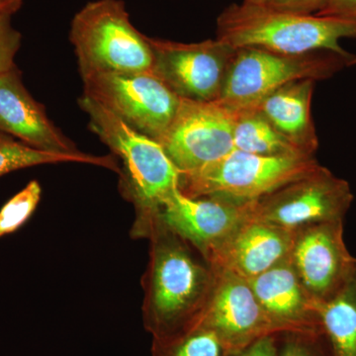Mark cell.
<instances>
[{
    "label": "cell",
    "mask_w": 356,
    "mask_h": 356,
    "mask_svg": "<svg viewBox=\"0 0 356 356\" xmlns=\"http://www.w3.org/2000/svg\"><path fill=\"white\" fill-rule=\"evenodd\" d=\"M42 187L32 180L0 209V238L15 233L31 218L38 207Z\"/></svg>",
    "instance_id": "22"
},
{
    "label": "cell",
    "mask_w": 356,
    "mask_h": 356,
    "mask_svg": "<svg viewBox=\"0 0 356 356\" xmlns=\"http://www.w3.org/2000/svg\"><path fill=\"white\" fill-rule=\"evenodd\" d=\"M355 65L356 55L348 51L284 55L259 48L236 49L220 99L234 107L254 105L286 84L325 81Z\"/></svg>",
    "instance_id": "5"
},
{
    "label": "cell",
    "mask_w": 356,
    "mask_h": 356,
    "mask_svg": "<svg viewBox=\"0 0 356 356\" xmlns=\"http://www.w3.org/2000/svg\"><path fill=\"white\" fill-rule=\"evenodd\" d=\"M318 314L331 356H356V270L334 297L318 303Z\"/></svg>",
    "instance_id": "18"
},
{
    "label": "cell",
    "mask_w": 356,
    "mask_h": 356,
    "mask_svg": "<svg viewBox=\"0 0 356 356\" xmlns=\"http://www.w3.org/2000/svg\"><path fill=\"white\" fill-rule=\"evenodd\" d=\"M0 2H3V3L23 4V0H0Z\"/></svg>",
    "instance_id": "29"
},
{
    "label": "cell",
    "mask_w": 356,
    "mask_h": 356,
    "mask_svg": "<svg viewBox=\"0 0 356 356\" xmlns=\"http://www.w3.org/2000/svg\"><path fill=\"white\" fill-rule=\"evenodd\" d=\"M293 238L294 232L254 216L236 229L208 262L243 280H252L287 259Z\"/></svg>",
    "instance_id": "15"
},
{
    "label": "cell",
    "mask_w": 356,
    "mask_h": 356,
    "mask_svg": "<svg viewBox=\"0 0 356 356\" xmlns=\"http://www.w3.org/2000/svg\"><path fill=\"white\" fill-rule=\"evenodd\" d=\"M229 356H280V336L262 337L245 350Z\"/></svg>",
    "instance_id": "26"
},
{
    "label": "cell",
    "mask_w": 356,
    "mask_h": 356,
    "mask_svg": "<svg viewBox=\"0 0 356 356\" xmlns=\"http://www.w3.org/2000/svg\"><path fill=\"white\" fill-rule=\"evenodd\" d=\"M0 131L40 151L81 153L25 88L16 65L0 74Z\"/></svg>",
    "instance_id": "14"
},
{
    "label": "cell",
    "mask_w": 356,
    "mask_h": 356,
    "mask_svg": "<svg viewBox=\"0 0 356 356\" xmlns=\"http://www.w3.org/2000/svg\"><path fill=\"white\" fill-rule=\"evenodd\" d=\"M21 7H22V4L0 2V20L6 17H13V15L17 13Z\"/></svg>",
    "instance_id": "28"
},
{
    "label": "cell",
    "mask_w": 356,
    "mask_h": 356,
    "mask_svg": "<svg viewBox=\"0 0 356 356\" xmlns=\"http://www.w3.org/2000/svg\"><path fill=\"white\" fill-rule=\"evenodd\" d=\"M236 107L221 99L181 98L168 132L159 140L180 173L194 172L233 152Z\"/></svg>",
    "instance_id": "9"
},
{
    "label": "cell",
    "mask_w": 356,
    "mask_h": 356,
    "mask_svg": "<svg viewBox=\"0 0 356 356\" xmlns=\"http://www.w3.org/2000/svg\"><path fill=\"white\" fill-rule=\"evenodd\" d=\"M234 147L259 156H306L281 136L254 105L236 107Z\"/></svg>",
    "instance_id": "19"
},
{
    "label": "cell",
    "mask_w": 356,
    "mask_h": 356,
    "mask_svg": "<svg viewBox=\"0 0 356 356\" xmlns=\"http://www.w3.org/2000/svg\"><path fill=\"white\" fill-rule=\"evenodd\" d=\"M151 356H229V353L215 332L194 325L175 336L153 339Z\"/></svg>",
    "instance_id": "21"
},
{
    "label": "cell",
    "mask_w": 356,
    "mask_h": 356,
    "mask_svg": "<svg viewBox=\"0 0 356 356\" xmlns=\"http://www.w3.org/2000/svg\"><path fill=\"white\" fill-rule=\"evenodd\" d=\"M64 163H88L107 168L118 175L121 172L120 163L115 159L114 154L93 156L83 152L79 154H58L40 151L0 131V177L32 166Z\"/></svg>",
    "instance_id": "20"
},
{
    "label": "cell",
    "mask_w": 356,
    "mask_h": 356,
    "mask_svg": "<svg viewBox=\"0 0 356 356\" xmlns=\"http://www.w3.org/2000/svg\"><path fill=\"white\" fill-rule=\"evenodd\" d=\"M216 38L234 49L259 48L284 55L346 53L341 40L356 39V21L303 15L243 1L222 9L217 18Z\"/></svg>",
    "instance_id": "3"
},
{
    "label": "cell",
    "mask_w": 356,
    "mask_h": 356,
    "mask_svg": "<svg viewBox=\"0 0 356 356\" xmlns=\"http://www.w3.org/2000/svg\"><path fill=\"white\" fill-rule=\"evenodd\" d=\"M213 267L216 280L212 294L194 325L215 332L229 355L240 353L262 337L293 332L267 313L247 280L231 271Z\"/></svg>",
    "instance_id": "11"
},
{
    "label": "cell",
    "mask_w": 356,
    "mask_h": 356,
    "mask_svg": "<svg viewBox=\"0 0 356 356\" xmlns=\"http://www.w3.org/2000/svg\"><path fill=\"white\" fill-rule=\"evenodd\" d=\"M154 56L153 72L185 99H220L236 49L216 39L198 43L147 37Z\"/></svg>",
    "instance_id": "10"
},
{
    "label": "cell",
    "mask_w": 356,
    "mask_h": 356,
    "mask_svg": "<svg viewBox=\"0 0 356 356\" xmlns=\"http://www.w3.org/2000/svg\"><path fill=\"white\" fill-rule=\"evenodd\" d=\"M280 356H331L324 334L286 332L280 336Z\"/></svg>",
    "instance_id": "23"
},
{
    "label": "cell",
    "mask_w": 356,
    "mask_h": 356,
    "mask_svg": "<svg viewBox=\"0 0 356 356\" xmlns=\"http://www.w3.org/2000/svg\"><path fill=\"white\" fill-rule=\"evenodd\" d=\"M81 76L84 96L158 143L172 125L181 102L153 70L91 72Z\"/></svg>",
    "instance_id": "7"
},
{
    "label": "cell",
    "mask_w": 356,
    "mask_h": 356,
    "mask_svg": "<svg viewBox=\"0 0 356 356\" xmlns=\"http://www.w3.org/2000/svg\"><path fill=\"white\" fill-rule=\"evenodd\" d=\"M79 106L88 127L120 159V191L135 207L132 229L153 219L163 203L179 189L180 172L159 143L131 128L99 103L83 95Z\"/></svg>",
    "instance_id": "2"
},
{
    "label": "cell",
    "mask_w": 356,
    "mask_h": 356,
    "mask_svg": "<svg viewBox=\"0 0 356 356\" xmlns=\"http://www.w3.org/2000/svg\"><path fill=\"white\" fill-rule=\"evenodd\" d=\"M254 202L219 196L191 198L177 189L154 218L191 243L208 261L236 229L254 217Z\"/></svg>",
    "instance_id": "12"
},
{
    "label": "cell",
    "mask_w": 356,
    "mask_h": 356,
    "mask_svg": "<svg viewBox=\"0 0 356 356\" xmlns=\"http://www.w3.org/2000/svg\"><path fill=\"white\" fill-rule=\"evenodd\" d=\"M353 198L350 184L320 165L255 201L254 216L294 232L310 225L343 221Z\"/></svg>",
    "instance_id": "8"
},
{
    "label": "cell",
    "mask_w": 356,
    "mask_h": 356,
    "mask_svg": "<svg viewBox=\"0 0 356 356\" xmlns=\"http://www.w3.org/2000/svg\"><path fill=\"white\" fill-rule=\"evenodd\" d=\"M245 2H250V3H264L266 0H243Z\"/></svg>",
    "instance_id": "30"
},
{
    "label": "cell",
    "mask_w": 356,
    "mask_h": 356,
    "mask_svg": "<svg viewBox=\"0 0 356 356\" xmlns=\"http://www.w3.org/2000/svg\"><path fill=\"white\" fill-rule=\"evenodd\" d=\"M289 259L307 292L318 303L334 297L356 270V257L344 242L343 221L294 231Z\"/></svg>",
    "instance_id": "13"
},
{
    "label": "cell",
    "mask_w": 356,
    "mask_h": 356,
    "mask_svg": "<svg viewBox=\"0 0 356 356\" xmlns=\"http://www.w3.org/2000/svg\"><path fill=\"white\" fill-rule=\"evenodd\" d=\"M316 81H294L259 100L254 106L281 136L306 156H315L318 138L313 116L312 99Z\"/></svg>",
    "instance_id": "17"
},
{
    "label": "cell",
    "mask_w": 356,
    "mask_h": 356,
    "mask_svg": "<svg viewBox=\"0 0 356 356\" xmlns=\"http://www.w3.org/2000/svg\"><path fill=\"white\" fill-rule=\"evenodd\" d=\"M330 0H266L264 4L273 9L288 13L315 15Z\"/></svg>",
    "instance_id": "25"
},
{
    "label": "cell",
    "mask_w": 356,
    "mask_h": 356,
    "mask_svg": "<svg viewBox=\"0 0 356 356\" xmlns=\"http://www.w3.org/2000/svg\"><path fill=\"white\" fill-rule=\"evenodd\" d=\"M247 281L267 313L290 331L324 334L318 303L302 284L289 257Z\"/></svg>",
    "instance_id": "16"
},
{
    "label": "cell",
    "mask_w": 356,
    "mask_h": 356,
    "mask_svg": "<svg viewBox=\"0 0 356 356\" xmlns=\"http://www.w3.org/2000/svg\"><path fill=\"white\" fill-rule=\"evenodd\" d=\"M70 41L81 76L153 70V51L147 36L132 24L123 0L88 2L72 18Z\"/></svg>",
    "instance_id": "4"
},
{
    "label": "cell",
    "mask_w": 356,
    "mask_h": 356,
    "mask_svg": "<svg viewBox=\"0 0 356 356\" xmlns=\"http://www.w3.org/2000/svg\"><path fill=\"white\" fill-rule=\"evenodd\" d=\"M316 15L356 21V0H330Z\"/></svg>",
    "instance_id": "27"
},
{
    "label": "cell",
    "mask_w": 356,
    "mask_h": 356,
    "mask_svg": "<svg viewBox=\"0 0 356 356\" xmlns=\"http://www.w3.org/2000/svg\"><path fill=\"white\" fill-rule=\"evenodd\" d=\"M320 165L315 156H267L234 149L194 172L180 173L179 191L191 198L219 196L252 202L305 177Z\"/></svg>",
    "instance_id": "6"
},
{
    "label": "cell",
    "mask_w": 356,
    "mask_h": 356,
    "mask_svg": "<svg viewBox=\"0 0 356 356\" xmlns=\"http://www.w3.org/2000/svg\"><path fill=\"white\" fill-rule=\"evenodd\" d=\"M132 236L149 242V261L142 278L145 330L153 339H165L191 329L212 294L214 267L156 218Z\"/></svg>",
    "instance_id": "1"
},
{
    "label": "cell",
    "mask_w": 356,
    "mask_h": 356,
    "mask_svg": "<svg viewBox=\"0 0 356 356\" xmlns=\"http://www.w3.org/2000/svg\"><path fill=\"white\" fill-rule=\"evenodd\" d=\"M22 43V35L11 24V17L0 20V74L15 67L16 54Z\"/></svg>",
    "instance_id": "24"
}]
</instances>
